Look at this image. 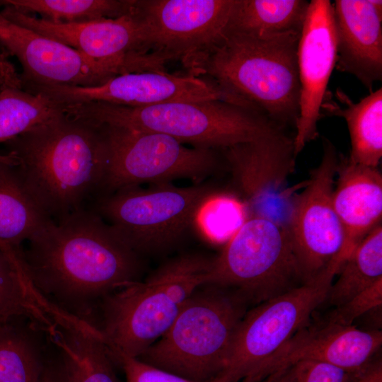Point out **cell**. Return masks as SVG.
I'll list each match as a JSON object with an SVG mask.
<instances>
[{"mask_svg":"<svg viewBox=\"0 0 382 382\" xmlns=\"http://www.w3.org/2000/svg\"><path fill=\"white\" fill-rule=\"evenodd\" d=\"M357 382H382L381 361H372L364 371Z\"/></svg>","mask_w":382,"mask_h":382,"instance_id":"obj_34","label":"cell"},{"mask_svg":"<svg viewBox=\"0 0 382 382\" xmlns=\"http://www.w3.org/2000/svg\"><path fill=\"white\" fill-rule=\"evenodd\" d=\"M336 64V37L332 3L309 1L297 48L300 84L299 116L293 139L296 156L318 135L317 124Z\"/></svg>","mask_w":382,"mask_h":382,"instance_id":"obj_17","label":"cell"},{"mask_svg":"<svg viewBox=\"0 0 382 382\" xmlns=\"http://www.w3.org/2000/svg\"><path fill=\"white\" fill-rule=\"evenodd\" d=\"M52 221L27 192L11 157L0 155V243L21 245Z\"/></svg>","mask_w":382,"mask_h":382,"instance_id":"obj_24","label":"cell"},{"mask_svg":"<svg viewBox=\"0 0 382 382\" xmlns=\"http://www.w3.org/2000/svg\"><path fill=\"white\" fill-rule=\"evenodd\" d=\"M364 370L349 371L323 361L302 359L274 373L276 382H357Z\"/></svg>","mask_w":382,"mask_h":382,"instance_id":"obj_30","label":"cell"},{"mask_svg":"<svg viewBox=\"0 0 382 382\" xmlns=\"http://www.w3.org/2000/svg\"><path fill=\"white\" fill-rule=\"evenodd\" d=\"M221 194L209 184L171 183L125 187L100 197L96 212L138 255L175 247L197 224L204 205Z\"/></svg>","mask_w":382,"mask_h":382,"instance_id":"obj_7","label":"cell"},{"mask_svg":"<svg viewBox=\"0 0 382 382\" xmlns=\"http://www.w3.org/2000/svg\"><path fill=\"white\" fill-rule=\"evenodd\" d=\"M4 144L27 192L53 222L91 209L103 196L108 153L100 125L63 112Z\"/></svg>","mask_w":382,"mask_h":382,"instance_id":"obj_1","label":"cell"},{"mask_svg":"<svg viewBox=\"0 0 382 382\" xmlns=\"http://www.w3.org/2000/svg\"><path fill=\"white\" fill-rule=\"evenodd\" d=\"M222 151L248 216L265 217L286 228L294 201L285 188L294 169L293 139L282 130Z\"/></svg>","mask_w":382,"mask_h":382,"instance_id":"obj_13","label":"cell"},{"mask_svg":"<svg viewBox=\"0 0 382 382\" xmlns=\"http://www.w3.org/2000/svg\"><path fill=\"white\" fill-rule=\"evenodd\" d=\"M212 259L202 254L180 255L144 281L108 295L100 330L106 343L139 357L169 329L192 294L207 284Z\"/></svg>","mask_w":382,"mask_h":382,"instance_id":"obj_5","label":"cell"},{"mask_svg":"<svg viewBox=\"0 0 382 382\" xmlns=\"http://www.w3.org/2000/svg\"><path fill=\"white\" fill-rule=\"evenodd\" d=\"M44 366L28 334L13 323L0 327V382H40Z\"/></svg>","mask_w":382,"mask_h":382,"instance_id":"obj_29","label":"cell"},{"mask_svg":"<svg viewBox=\"0 0 382 382\" xmlns=\"http://www.w3.org/2000/svg\"><path fill=\"white\" fill-rule=\"evenodd\" d=\"M323 156L302 192L294 197L286 225L301 283L324 272L336 260L343 233L334 208L332 194L339 157L334 145L323 141Z\"/></svg>","mask_w":382,"mask_h":382,"instance_id":"obj_11","label":"cell"},{"mask_svg":"<svg viewBox=\"0 0 382 382\" xmlns=\"http://www.w3.org/2000/svg\"><path fill=\"white\" fill-rule=\"evenodd\" d=\"M50 337L60 352L64 382H119L100 330L80 318L58 325Z\"/></svg>","mask_w":382,"mask_h":382,"instance_id":"obj_22","label":"cell"},{"mask_svg":"<svg viewBox=\"0 0 382 382\" xmlns=\"http://www.w3.org/2000/svg\"><path fill=\"white\" fill-rule=\"evenodd\" d=\"M9 21L60 42L85 55L112 64L124 74L149 71L152 60L144 47L141 29L131 13L117 18L82 23H54L4 6Z\"/></svg>","mask_w":382,"mask_h":382,"instance_id":"obj_15","label":"cell"},{"mask_svg":"<svg viewBox=\"0 0 382 382\" xmlns=\"http://www.w3.org/2000/svg\"><path fill=\"white\" fill-rule=\"evenodd\" d=\"M248 306L236 292L205 284L192 294L164 335L137 358L195 381L220 377Z\"/></svg>","mask_w":382,"mask_h":382,"instance_id":"obj_6","label":"cell"},{"mask_svg":"<svg viewBox=\"0 0 382 382\" xmlns=\"http://www.w3.org/2000/svg\"><path fill=\"white\" fill-rule=\"evenodd\" d=\"M234 0H132L144 47L162 64L211 47L224 35Z\"/></svg>","mask_w":382,"mask_h":382,"instance_id":"obj_12","label":"cell"},{"mask_svg":"<svg viewBox=\"0 0 382 382\" xmlns=\"http://www.w3.org/2000/svg\"><path fill=\"white\" fill-rule=\"evenodd\" d=\"M0 81L4 88H22L21 76L0 47Z\"/></svg>","mask_w":382,"mask_h":382,"instance_id":"obj_33","label":"cell"},{"mask_svg":"<svg viewBox=\"0 0 382 382\" xmlns=\"http://www.w3.org/2000/svg\"><path fill=\"white\" fill-rule=\"evenodd\" d=\"M69 117L94 123L152 131L193 147L222 150L282 128L262 112L230 102L180 101L146 107L99 102L63 106Z\"/></svg>","mask_w":382,"mask_h":382,"instance_id":"obj_4","label":"cell"},{"mask_svg":"<svg viewBox=\"0 0 382 382\" xmlns=\"http://www.w3.org/2000/svg\"><path fill=\"white\" fill-rule=\"evenodd\" d=\"M0 45L20 62L22 88L25 85L93 87L124 74L119 67L19 25L1 13Z\"/></svg>","mask_w":382,"mask_h":382,"instance_id":"obj_16","label":"cell"},{"mask_svg":"<svg viewBox=\"0 0 382 382\" xmlns=\"http://www.w3.org/2000/svg\"><path fill=\"white\" fill-rule=\"evenodd\" d=\"M337 70L355 76L372 92L382 80V1L332 3Z\"/></svg>","mask_w":382,"mask_h":382,"instance_id":"obj_19","label":"cell"},{"mask_svg":"<svg viewBox=\"0 0 382 382\" xmlns=\"http://www.w3.org/2000/svg\"><path fill=\"white\" fill-rule=\"evenodd\" d=\"M40 382H64L59 368L44 366Z\"/></svg>","mask_w":382,"mask_h":382,"instance_id":"obj_35","label":"cell"},{"mask_svg":"<svg viewBox=\"0 0 382 382\" xmlns=\"http://www.w3.org/2000/svg\"><path fill=\"white\" fill-rule=\"evenodd\" d=\"M23 255L42 293L73 301L107 296L138 281L141 270L139 255L92 209L48 224Z\"/></svg>","mask_w":382,"mask_h":382,"instance_id":"obj_2","label":"cell"},{"mask_svg":"<svg viewBox=\"0 0 382 382\" xmlns=\"http://www.w3.org/2000/svg\"><path fill=\"white\" fill-rule=\"evenodd\" d=\"M99 125L108 153L103 196L144 183L155 185L186 178L201 183L221 167L216 150L188 147L152 131Z\"/></svg>","mask_w":382,"mask_h":382,"instance_id":"obj_9","label":"cell"},{"mask_svg":"<svg viewBox=\"0 0 382 382\" xmlns=\"http://www.w3.org/2000/svg\"><path fill=\"white\" fill-rule=\"evenodd\" d=\"M337 96L344 105L339 106L327 95L321 112H330L346 121L351 144L347 159L378 168L382 158V88L373 91L358 103L338 91Z\"/></svg>","mask_w":382,"mask_h":382,"instance_id":"obj_23","label":"cell"},{"mask_svg":"<svg viewBox=\"0 0 382 382\" xmlns=\"http://www.w3.org/2000/svg\"><path fill=\"white\" fill-rule=\"evenodd\" d=\"M115 364L123 370L125 382H199L155 367L137 357L129 356L112 345L106 344ZM204 382H228L224 376Z\"/></svg>","mask_w":382,"mask_h":382,"instance_id":"obj_31","label":"cell"},{"mask_svg":"<svg viewBox=\"0 0 382 382\" xmlns=\"http://www.w3.org/2000/svg\"><path fill=\"white\" fill-rule=\"evenodd\" d=\"M0 4L37 13L54 23H82L117 18L130 12L132 0H4Z\"/></svg>","mask_w":382,"mask_h":382,"instance_id":"obj_27","label":"cell"},{"mask_svg":"<svg viewBox=\"0 0 382 382\" xmlns=\"http://www.w3.org/2000/svg\"><path fill=\"white\" fill-rule=\"evenodd\" d=\"M305 0H234L226 32L261 37L301 32Z\"/></svg>","mask_w":382,"mask_h":382,"instance_id":"obj_25","label":"cell"},{"mask_svg":"<svg viewBox=\"0 0 382 382\" xmlns=\"http://www.w3.org/2000/svg\"><path fill=\"white\" fill-rule=\"evenodd\" d=\"M24 88L43 95L59 105L99 102L146 107L171 102L220 100L245 106L243 100L205 79L166 71L124 74L93 87L28 85Z\"/></svg>","mask_w":382,"mask_h":382,"instance_id":"obj_14","label":"cell"},{"mask_svg":"<svg viewBox=\"0 0 382 382\" xmlns=\"http://www.w3.org/2000/svg\"><path fill=\"white\" fill-rule=\"evenodd\" d=\"M238 382H275V374H272L266 377L260 379L243 378Z\"/></svg>","mask_w":382,"mask_h":382,"instance_id":"obj_36","label":"cell"},{"mask_svg":"<svg viewBox=\"0 0 382 382\" xmlns=\"http://www.w3.org/2000/svg\"><path fill=\"white\" fill-rule=\"evenodd\" d=\"M62 107L39 93L23 88L0 90V143H5L60 115Z\"/></svg>","mask_w":382,"mask_h":382,"instance_id":"obj_28","label":"cell"},{"mask_svg":"<svg viewBox=\"0 0 382 382\" xmlns=\"http://www.w3.org/2000/svg\"><path fill=\"white\" fill-rule=\"evenodd\" d=\"M332 201L340 221L343 245L337 257L341 267L356 246L382 218V175L378 168L340 160Z\"/></svg>","mask_w":382,"mask_h":382,"instance_id":"obj_20","label":"cell"},{"mask_svg":"<svg viewBox=\"0 0 382 382\" xmlns=\"http://www.w3.org/2000/svg\"><path fill=\"white\" fill-rule=\"evenodd\" d=\"M337 274L325 300L335 307L382 279L381 224L356 246Z\"/></svg>","mask_w":382,"mask_h":382,"instance_id":"obj_26","label":"cell"},{"mask_svg":"<svg viewBox=\"0 0 382 382\" xmlns=\"http://www.w3.org/2000/svg\"><path fill=\"white\" fill-rule=\"evenodd\" d=\"M340 266L332 262L312 280L248 310L236 332L226 369L228 382L254 377L325 301Z\"/></svg>","mask_w":382,"mask_h":382,"instance_id":"obj_10","label":"cell"},{"mask_svg":"<svg viewBox=\"0 0 382 382\" xmlns=\"http://www.w3.org/2000/svg\"><path fill=\"white\" fill-rule=\"evenodd\" d=\"M382 279L352 296L343 304L335 307L330 313V322L350 325L354 320L369 311L381 306Z\"/></svg>","mask_w":382,"mask_h":382,"instance_id":"obj_32","label":"cell"},{"mask_svg":"<svg viewBox=\"0 0 382 382\" xmlns=\"http://www.w3.org/2000/svg\"><path fill=\"white\" fill-rule=\"evenodd\" d=\"M300 34L256 37L225 32L216 43L182 63L187 75L205 79L250 103L280 127L296 126Z\"/></svg>","mask_w":382,"mask_h":382,"instance_id":"obj_3","label":"cell"},{"mask_svg":"<svg viewBox=\"0 0 382 382\" xmlns=\"http://www.w3.org/2000/svg\"><path fill=\"white\" fill-rule=\"evenodd\" d=\"M382 345L379 330H362L327 320L297 331L250 378L260 379L297 361L311 359L343 369L361 371L373 361Z\"/></svg>","mask_w":382,"mask_h":382,"instance_id":"obj_18","label":"cell"},{"mask_svg":"<svg viewBox=\"0 0 382 382\" xmlns=\"http://www.w3.org/2000/svg\"><path fill=\"white\" fill-rule=\"evenodd\" d=\"M4 88V86H3L2 83H1V81H0V90H1V88Z\"/></svg>","mask_w":382,"mask_h":382,"instance_id":"obj_37","label":"cell"},{"mask_svg":"<svg viewBox=\"0 0 382 382\" xmlns=\"http://www.w3.org/2000/svg\"><path fill=\"white\" fill-rule=\"evenodd\" d=\"M66 314L34 284L21 245L0 243V327L25 318L50 335Z\"/></svg>","mask_w":382,"mask_h":382,"instance_id":"obj_21","label":"cell"},{"mask_svg":"<svg viewBox=\"0 0 382 382\" xmlns=\"http://www.w3.org/2000/svg\"><path fill=\"white\" fill-rule=\"evenodd\" d=\"M207 284L236 292L248 306L301 285L286 228L248 216L213 257Z\"/></svg>","mask_w":382,"mask_h":382,"instance_id":"obj_8","label":"cell"}]
</instances>
